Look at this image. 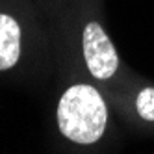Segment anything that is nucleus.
<instances>
[{
  "mask_svg": "<svg viewBox=\"0 0 154 154\" xmlns=\"http://www.w3.org/2000/svg\"><path fill=\"white\" fill-rule=\"evenodd\" d=\"M106 123V104L93 85L76 84L63 93L58 104V126L67 139L91 145L102 137Z\"/></svg>",
  "mask_w": 154,
  "mask_h": 154,
  "instance_id": "1",
  "label": "nucleus"
},
{
  "mask_svg": "<svg viewBox=\"0 0 154 154\" xmlns=\"http://www.w3.org/2000/svg\"><path fill=\"white\" fill-rule=\"evenodd\" d=\"M82 47L89 72L98 80L112 78L119 67V56L115 52L113 43L109 41L104 28L97 20H91L85 24Z\"/></svg>",
  "mask_w": 154,
  "mask_h": 154,
  "instance_id": "2",
  "label": "nucleus"
},
{
  "mask_svg": "<svg viewBox=\"0 0 154 154\" xmlns=\"http://www.w3.org/2000/svg\"><path fill=\"white\" fill-rule=\"evenodd\" d=\"M20 56V28L19 23L0 13V71H8L19 61Z\"/></svg>",
  "mask_w": 154,
  "mask_h": 154,
  "instance_id": "3",
  "label": "nucleus"
},
{
  "mask_svg": "<svg viewBox=\"0 0 154 154\" xmlns=\"http://www.w3.org/2000/svg\"><path fill=\"white\" fill-rule=\"evenodd\" d=\"M136 109L141 119L154 121V89L152 87H145L143 91H139L136 98Z\"/></svg>",
  "mask_w": 154,
  "mask_h": 154,
  "instance_id": "4",
  "label": "nucleus"
}]
</instances>
